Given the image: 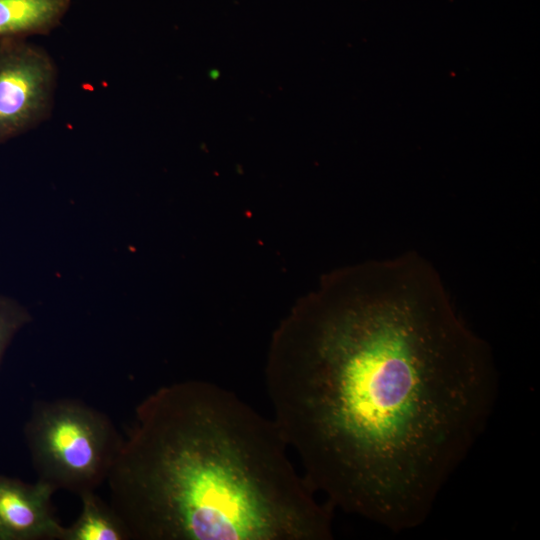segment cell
Returning a JSON list of instances; mask_svg holds the SVG:
<instances>
[{
  "label": "cell",
  "instance_id": "obj_6",
  "mask_svg": "<svg viewBox=\"0 0 540 540\" xmlns=\"http://www.w3.org/2000/svg\"><path fill=\"white\" fill-rule=\"evenodd\" d=\"M70 4L71 0H0V40L49 34Z\"/></svg>",
  "mask_w": 540,
  "mask_h": 540
},
{
  "label": "cell",
  "instance_id": "obj_3",
  "mask_svg": "<svg viewBox=\"0 0 540 540\" xmlns=\"http://www.w3.org/2000/svg\"><path fill=\"white\" fill-rule=\"evenodd\" d=\"M24 436L38 480L78 496L106 481L122 442L104 413L75 399L36 402Z\"/></svg>",
  "mask_w": 540,
  "mask_h": 540
},
{
  "label": "cell",
  "instance_id": "obj_4",
  "mask_svg": "<svg viewBox=\"0 0 540 540\" xmlns=\"http://www.w3.org/2000/svg\"><path fill=\"white\" fill-rule=\"evenodd\" d=\"M56 67L26 39L0 40V144L34 128L52 108Z\"/></svg>",
  "mask_w": 540,
  "mask_h": 540
},
{
  "label": "cell",
  "instance_id": "obj_8",
  "mask_svg": "<svg viewBox=\"0 0 540 540\" xmlns=\"http://www.w3.org/2000/svg\"><path fill=\"white\" fill-rule=\"evenodd\" d=\"M30 321L31 315L24 306L0 295V365L15 335Z\"/></svg>",
  "mask_w": 540,
  "mask_h": 540
},
{
  "label": "cell",
  "instance_id": "obj_5",
  "mask_svg": "<svg viewBox=\"0 0 540 540\" xmlns=\"http://www.w3.org/2000/svg\"><path fill=\"white\" fill-rule=\"evenodd\" d=\"M55 490L0 474V540H61L65 527L55 518Z\"/></svg>",
  "mask_w": 540,
  "mask_h": 540
},
{
  "label": "cell",
  "instance_id": "obj_2",
  "mask_svg": "<svg viewBox=\"0 0 540 540\" xmlns=\"http://www.w3.org/2000/svg\"><path fill=\"white\" fill-rule=\"evenodd\" d=\"M273 419L211 382L135 409L106 482L129 540H328L334 507L292 464Z\"/></svg>",
  "mask_w": 540,
  "mask_h": 540
},
{
  "label": "cell",
  "instance_id": "obj_1",
  "mask_svg": "<svg viewBox=\"0 0 540 540\" xmlns=\"http://www.w3.org/2000/svg\"><path fill=\"white\" fill-rule=\"evenodd\" d=\"M265 379L315 491L395 531L426 519L497 387L487 344L415 254L322 279L273 334Z\"/></svg>",
  "mask_w": 540,
  "mask_h": 540
},
{
  "label": "cell",
  "instance_id": "obj_7",
  "mask_svg": "<svg viewBox=\"0 0 540 540\" xmlns=\"http://www.w3.org/2000/svg\"><path fill=\"white\" fill-rule=\"evenodd\" d=\"M81 513L69 527H65L61 540H129L128 532L113 512L95 492L79 496Z\"/></svg>",
  "mask_w": 540,
  "mask_h": 540
}]
</instances>
